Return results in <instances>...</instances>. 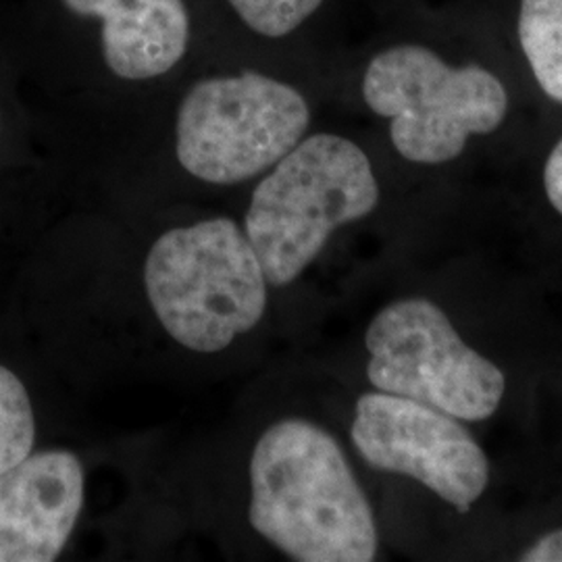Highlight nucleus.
<instances>
[{
	"label": "nucleus",
	"mask_w": 562,
	"mask_h": 562,
	"mask_svg": "<svg viewBox=\"0 0 562 562\" xmlns=\"http://www.w3.org/2000/svg\"><path fill=\"white\" fill-rule=\"evenodd\" d=\"M380 201L369 157L336 134L301 140L255 188L244 220L269 285L283 288L319 257L331 232Z\"/></svg>",
	"instance_id": "obj_2"
},
{
	"label": "nucleus",
	"mask_w": 562,
	"mask_h": 562,
	"mask_svg": "<svg viewBox=\"0 0 562 562\" xmlns=\"http://www.w3.org/2000/svg\"><path fill=\"white\" fill-rule=\"evenodd\" d=\"M301 92L255 71L202 80L178 113V159L194 178L240 183L276 167L308 130Z\"/></svg>",
	"instance_id": "obj_5"
},
{
	"label": "nucleus",
	"mask_w": 562,
	"mask_h": 562,
	"mask_svg": "<svg viewBox=\"0 0 562 562\" xmlns=\"http://www.w3.org/2000/svg\"><path fill=\"white\" fill-rule=\"evenodd\" d=\"M352 442L371 467L408 475L469 513L490 483V461L461 419L387 392L357 402Z\"/></svg>",
	"instance_id": "obj_7"
},
{
	"label": "nucleus",
	"mask_w": 562,
	"mask_h": 562,
	"mask_svg": "<svg viewBox=\"0 0 562 562\" xmlns=\"http://www.w3.org/2000/svg\"><path fill=\"white\" fill-rule=\"evenodd\" d=\"M241 21L257 34L281 38L292 34L302 21L311 18L323 0H227Z\"/></svg>",
	"instance_id": "obj_12"
},
{
	"label": "nucleus",
	"mask_w": 562,
	"mask_h": 562,
	"mask_svg": "<svg viewBox=\"0 0 562 562\" xmlns=\"http://www.w3.org/2000/svg\"><path fill=\"white\" fill-rule=\"evenodd\" d=\"M519 41L540 88L562 104V0H521Z\"/></svg>",
	"instance_id": "obj_10"
},
{
	"label": "nucleus",
	"mask_w": 562,
	"mask_h": 562,
	"mask_svg": "<svg viewBox=\"0 0 562 562\" xmlns=\"http://www.w3.org/2000/svg\"><path fill=\"white\" fill-rule=\"evenodd\" d=\"M362 97L390 120V136L406 161L438 165L461 155L475 134L501 127L508 94L487 69L450 67L423 46H394L369 63Z\"/></svg>",
	"instance_id": "obj_4"
},
{
	"label": "nucleus",
	"mask_w": 562,
	"mask_h": 562,
	"mask_svg": "<svg viewBox=\"0 0 562 562\" xmlns=\"http://www.w3.org/2000/svg\"><path fill=\"white\" fill-rule=\"evenodd\" d=\"M364 344L371 355L367 378L380 392L436 406L461 422H483L503 402V371L469 348L434 302L387 304Z\"/></svg>",
	"instance_id": "obj_6"
},
{
	"label": "nucleus",
	"mask_w": 562,
	"mask_h": 562,
	"mask_svg": "<svg viewBox=\"0 0 562 562\" xmlns=\"http://www.w3.org/2000/svg\"><path fill=\"white\" fill-rule=\"evenodd\" d=\"M144 283L165 331L204 355L255 329L267 308L261 261L240 225L227 217L162 234L148 252Z\"/></svg>",
	"instance_id": "obj_3"
},
{
	"label": "nucleus",
	"mask_w": 562,
	"mask_h": 562,
	"mask_svg": "<svg viewBox=\"0 0 562 562\" xmlns=\"http://www.w3.org/2000/svg\"><path fill=\"white\" fill-rule=\"evenodd\" d=\"M81 15L102 21V55L123 80L159 78L180 63L190 38L183 0H63Z\"/></svg>",
	"instance_id": "obj_9"
},
{
	"label": "nucleus",
	"mask_w": 562,
	"mask_h": 562,
	"mask_svg": "<svg viewBox=\"0 0 562 562\" xmlns=\"http://www.w3.org/2000/svg\"><path fill=\"white\" fill-rule=\"evenodd\" d=\"M36 442V417L20 378L0 367V473L15 467Z\"/></svg>",
	"instance_id": "obj_11"
},
{
	"label": "nucleus",
	"mask_w": 562,
	"mask_h": 562,
	"mask_svg": "<svg viewBox=\"0 0 562 562\" xmlns=\"http://www.w3.org/2000/svg\"><path fill=\"white\" fill-rule=\"evenodd\" d=\"M250 525L301 562H369L378 527L340 443L315 423L271 425L250 461Z\"/></svg>",
	"instance_id": "obj_1"
},
{
	"label": "nucleus",
	"mask_w": 562,
	"mask_h": 562,
	"mask_svg": "<svg viewBox=\"0 0 562 562\" xmlns=\"http://www.w3.org/2000/svg\"><path fill=\"white\" fill-rule=\"evenodd\" d=\"M522 562H562V529L542 536L522 552Z\"/></svg>",
	"instance_id": "obj_14"
},
{
	"label": "nucleus",
	"mask_w": 562,
	"mask_h": 562,
	"mask_svg": "<svg viewBox=\"0 0 562 562\" xmlns=\"http://www.w3.org/2000/svg\"><path fill=\"white\" fill-rule=\"evenodd\" d=\"M83 506V469L74 452L27 454L0 473V562L57 561Z\"/></svg>",
	"instance_id": "obj_8"
},
{
	"label": "nucleus",
	"mask_w": 562,
	"mask_h": 562,
	"mask_svg": "<svg viewBox=\"0 0 562 562\" xmlns=\"http://www.w3.org/2000/svg\"><path fill=\"white\" fill-rule=\"evenodd\" d=\"M543 186L552 206L562 215V140L550 153L543 167Z\"/></svg>",
	"instance_id": "obj_13"
}]
</instances>
